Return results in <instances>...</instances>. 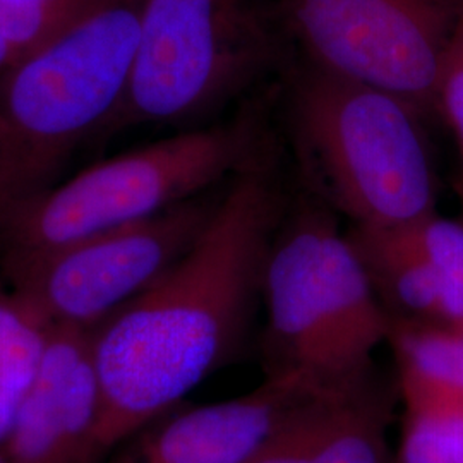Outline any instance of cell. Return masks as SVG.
Returning a JSON list of instances; mask_svg holds the SVG:
<instances>
[{
    "instance_id": "obj_1",
    "label": "cell",
    "mask_w": 463,
    "mask_h": 463,
    "mask_svg": "<svg viewBox=\"0 0 463 463\" xmlns=\"http://www.w3.org/2000/svg\"><path fill=\"white\" fill-rule=\"evenodd\" d=\"M287 206L268 136L232 175L191 248L91 328L99 463L170 412L242 342Z\"/></svg>"
},
{
    "instance_id": "obj_2",
    "label": "cell",
    "mask_w": 463,
    "mask_h": 463,
    "mask_svg": "<svg viewBox=\"0 0 463 463\" xmlns=\"http://www.w3.org/2000/svg\"><path fill=\"white\" fill-rule=\"evenodd\" d=\"M285 117L302 179L354 225L407 227L436 213L426 118L397 95L298 57Z\"/></svg>"
},
{
    "instance_id": "obj_3",
    "label": "cell",
    "mask_w": 463,
    "mask_h": 463,
    "mask_svg": "<svg viewBox=\"0 0 463 463\" xmlns=\"http://www.w3.org/2000/svg\"><path fill=\"white\" fill-rule=\"evenodd\" d=\"M143 2L107 0L0 74V239L116 112L133 71Z\"/></svg>"
},
{
    "instance_id": "obj_4",
    "label": "cell",
    "mask_w": 463,
    "mask_h": 463,
    "mask_svg": "<svg viewBox=\"0 0 463 463\" xmlns=\"http://www.w3.org/2000/svg\"><path fill=\"white\" fill-rule=\"evenodd\" d=\"M263 298L268 374H298L321 392L371 378L392 319L330 208L315 196L287 206Z\"/></svg>"
},
{
    "instance_id": "obj_5",
    "label": "cell",
    "mask_w": 463,
    "mask_h": 463,
    "mask_svg": "<svg viewBox=\"0 0 463 463\" xmlns=\"http://www.w3.org/2000/svg\"><path fill=\"white\" fill-rule=\"evenodd\" d=\"M285 40L265 0H145L129 83L99 136L223 110L287 62Z\"/></svg>"
},
{
    "instance_id": "obj_6",
    "label": "cell",
    "mask_w": 463,
    "mask_h": 463,
    "mask_svg": "<svg viewBox=\"0 0 463 463\" xmlns=\"http://www.w3.org/2000/svg\"><path fill=\"white\" fill-rule=\"evenodd\" d=\"M266 137L263 116L248 109L227 122L189 129L88 166L57 184L5 231L0 239L2 268L208 193L244 165Z\"/></svg>"
},
{
    "instance_id": "obj_7",
    "label": "cell",
    "mask_w": 463,
    "mask_h": 463,
    "mask_svg": "<svg viewBox=\"0 0 463 463\" xmlns=\"http://www.w3.org/2000/svg\"><path fill=\"white\" fill-rule=\"evenodd\" d=\"M298 57L386 90L426 120L463 0H277Z\"/></svg>"
},
{
    "instance_id": "obj_8",
    "label": "cell",
    "mask_w": 463,
    "mask_h": 463,
    "mask_svg": "<svg viewBox=\"0 0 463 463\" xmlns=\"http://www.w3.org/2000/svg\"><path fill=\"white\" fill-rule=\"evenodd\" d=\"M220 196L203 193L158 215L9 266L4 271L11 298L43 328H95L191 248Z\"/></svg>"
},
{
    "instance_id": "obj_9",
    "label": "cell",
    "mask_w": 463,
    "mask_h": 463,
    "mask_svg": "<svg viewBox=\"0 0 463 463\" xmlns=\"http://www.w3.org/2000/svg\"><path fill=\"white\" fill-rule=\"evenodd\" d=\"M91 328L53 326L2 439L4 463H99Z\"/></svg>"
},
{
    "instance_id": "obj_10",
    "label": "cell",
    "mask_w": 463,
    "mask_h": 463,
    "mask_svg": "<svg viewBox=\"0 0 463 463\" xmlns=\"http://www.w3.org/2000/svg\"><path fill=\"white\" fill-rule=\"evenodd\" d=\"M319 392L298 374H266L241 397L160 417L162 422L128 439L112 463H249L283 420Z\"/></svg>"
},
{
    "instance_id": "obj_11",
    "label": "cell",
    "mask_w": 463,
    "mask_h": 463,
    "mask_svg": "<svg viewBox=\"0 0 463 463\" xmlns=\"http://www.w3.org/2000/svg\"><path fill=\"white\" fill-rule=\"evenodd\" d=\"M392 407L369 378L302 402L249 463H393Z\"/></svg>"
},
{
    "instance_id": "obj_12",
    "label": "cell",
    "mask_w": 463,
    "mask_h": 463,
    "mask_svg": "<svg viewBox=\"0 0 463 463\" xmlns=\"http://www.w3.org/2000/svg\"><path fill=\"white\" fill-rule=\"evenodd\" d=\"M345 237L390 319L445 326L439 287L417 223L407 227L354 225Z\"/></svg>"
},
{
    "instance_id": "obj_13",
    "label": "cell",
    "mask_w": 463,
    "mask_h": 463,
    "mask_svg": "<svg viewBox=\"0 0 463 463\" xmlns=\"http://www.w3.org/2000/svg\"><path fill=\"white\" fill-rule=\"evenodd\" d=\"M397 367L405 412L393 463H463V388L412 365Z\"/></svg>"
},
{
    "instance_id": "obj_14",
    "label": "cell",
    "mask_w": 463,
    "mask_h": 463,
    "mask_svg": "<svg viewBox=\"0 0 463 463\" xmlns=\"http://www.w3.org/2000/svg\"><path fill=\"white\" fill-rule=\"evenodd\" d=\"M107 0H16L0 5V74L93 14Z\"/></svg>"
},
{
    "instance_id": "obj_15",
    "label": "cell",
    "mask_w": 463,
    "mask_h": 463,
    "mask_svg": "<svg viewBox=\"0 0 463 463\" xmlns=\"http://www.w3.org/2000/svg\"><path fill=\"white\" fill-rule=\"evenodd\" d=\"M388 342L400 364L463 388V335L441 325L397 321Z\"/></svg>"
},
{
    "instance_id": "obj_16",
    "label": "cell",
    "mask_w": 463,
    "mask_h": 463,
    "mask_svg": "<svg viewBox=\"0 0 463 463\" xmlns=\"http://www.w3.org/2000/svg\"><path fill=\"white\" fill-rule=\"evenodd\" d=\"M417 231L438 280L445 326L463 331V220L434 213Z\"/></svg>"
},
{
    "instance_id": "obj_17",
    "label": "cell",
    "mask_w": 463,
    "mask_h": 463,
    "mask_svg": "<svg viewBox=\"0 0 463 463\" xmlns=\"http://www.w3.org/2000/svg\"><path fill=\"white\" fill-rule=\"evenodd\" d=\"M47 328L11 298H0V384L21 397L42 359Z\"/></svg>"
},
{
    "instance_id": "obj_18",
    "label": "cell",
    "mask_w": 463,
    "mask_h": 463,
    "mask_svg": "<svg viewBox=\"0 0 463 463\" xmlns=\"http://www.w3.org/2000/svg\"><path fill=\"white\" fill-rule=\"evenodd\" d=\"M438 116L453 129L463 156V13L439 71Z\"/></svg>"
},
{
    "instance_id": "obj_19",
    "label": "cell",
    "mask_w": 463,
    "mask_h": 463,
    "mask_svg": "<svg viewBox=\"0 0 463 463\" xmlns=\"http://www.w3.org/2000/svg\"><path fill=\"white\" fill-rule=\"evenodd\" d=\"M17 400L19 397L14 395L11 390L0 384V441L5 438L9 426L13 422V415L16 411Z\"/></svg>"
},
{
    "instance_id": "obj_20",
    "label": "cell",
    "mask_w": 463,
    "mask_h": 463,
    "mask_svg": "<svg viewBox=\"0 0 463 463\" xmlns=\"http://www.w3.org/2000/svg\"><path fill=\"white\" fill-rule=\"evenodd\" d=\"M9 2H16V0H0V5H5V4H9Z\"/></svg>"
},
{
    "instance_id": "obj_21",
    "label": "cell",
    "mask_w": 463,
    "mask_h": 463,
    "mask_svg": "<svg viewBox=\"0 0 463 463\" xmlns=\"http://www.w3.org/2000/svg\"><path fill=\"white\" fill-rule=\"evenodd\" d=\"M0 463H4V458H2V455H0Z\"/></svg>"
},
{
    "instance_id": "obj_22",
    "label": "cell",
    "mask_w": 463,
    "mask_h": 463,
    "mask_svg": "<svg viewBox=\"0 0 463 463\" xmlns=\"http://www.w3.org/2000/svg\"><path fill=\"white\" fill-rule=\"evenodd\" d=\"M458 333H462V335H463V331H458Z\"/></svg>"
}]
</instances>
